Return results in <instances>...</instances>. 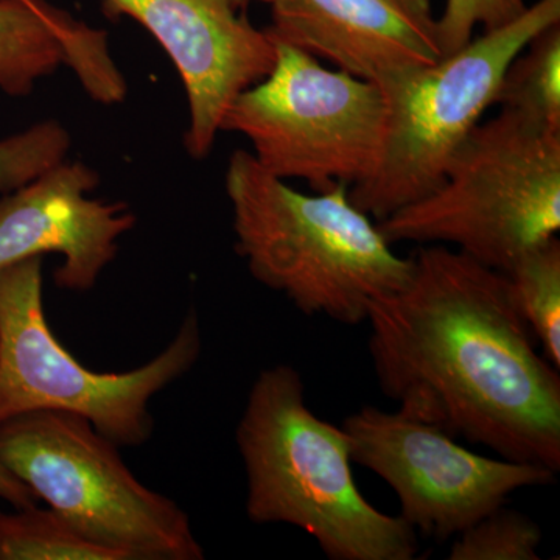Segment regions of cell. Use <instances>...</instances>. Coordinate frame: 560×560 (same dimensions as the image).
I'll return each mask as SVG.
<instances>
[{"instance_id":"6da1fadb","label":"cell","mask_w":560,"mask_h":560,"mask_svg":"<svg viewBox=\"0 0 560 560\" xmlns=\"http://www.w3.org/2000/svg\"><path fill=\"white\" fill-rule=\"evenodd\" d=\"M411 257L407 283L368 311L382 393L401 415L558 474L559 370L537 352L506 275L445 245Z\"/></svg>"},{"instance_id":"7a4b0ae2","label":"cell","mask_w":560,"mask_h":560,"mask_svg":"<svg viewBox=\"0 0 560 560\" xmlns=\"http://www.w3.org/2000/svg\"><path fill=\"white\" fill-rule=\"evenodd\" d=\"M224 184L238 256L257 282L304 315L366 323L371 302L410 278L412 257L394 253L378 224L350 200L346 184L302 194L246 150L231 154Z\"/></svg>"},{"instance_id":"3957f363","label":"cell","mask_w":560,"mask_h":560,"mask_svg":"<svg viewBox=\"0 0 560 560\" xmlns=\"http://www.w3.org/2000/svg\"><path fill=\"white\" fill-rule=\"evenodd\" d=\"M248 478L246 514L311 534L331 560H412L418 533L361 495L345 430L318 418L300 372H260L237 427Z\"/></svg>"},{"instance_id":"277c9868","label":"cell","mask_w":560,"mask_h":560,"mask_svg":"<svg viewBox=\"0 0 560 560\" xmlns=\"http://www.w3.org/2000/svg\"><path fill=\"white\" fill-rule=\"evenodd\" d=\"M377 224L390 245H452L506 275L560 231V132L500 109L467 136L436 189Z\"/></svg>"},{"instance_id":"5b68a950","label":"cell","mask_w":560,"mask_h":560,"mask_svg":"<svg viewBox=\"0 0 560 560\" xmlns=\"http://www.w3.org/2000/svg\"><path fill=\"white\" fill-rule=\"evenodd\" d=\"M0 460L84 539L120 560H202L189 515L142 485L90 420L32 411L0 423Z\"/></svg>"},{"instance_id":"8992f818","label":"cell","mask_w":560,"mask_h":560,"mask_svg":"<svg viewBox=\"0 0 560 560\" xmlns=\"http://www.w3.org/2000/svg\"><path fill=\"white\" fill-rule=\"evenodd\" d=\"M559 22L560 0H537L455 54L375 81L385 101L381 151L371 175L350 187L353 205L378 223L436 189L464 140L495 105L510 62Z\"/></svg>"},{"instance_id":"52a82bcc","label":"cell","mask_w":560,"mask_h":560,"mask_svg":"<svg viewBox=\"0 0 560 560\" xmlns=\"http://www.w3.org/2000/svg\"><path fill=\"white\" fill-rule=\"evenodd\" d=\"M43 260L0 268V423L24 412L65 411L90 420L119 447L145 444L154 430L150 400L200 359L197 313L190 311L171 345L138 370L92 371L47 323Z\"/></svg>"},{"instance_id":"ba28073f","label":"cell","mask_w":560,"mask_h":560,"mask_svg":"<svg viewBox=\"0 0 560 560\" xmlns=\"http://www.w3.org/2000/svg\"><path fill=\"white\" fill-rule=\"evenodd\" d=\"M275 43L270 73L232 102L221 131L245 136L254 160L280 179L307 180L315 191L363 183L381 151V86Z\"/></svg>"},{"instance_id":"9c48e42d","label":"cell","mask_w":560,"mask_h":560,"mask_svg":"<svg viewBox=\"0 0 560 560\" xmlns=\"http://www.w3.org/2000/svg\"><path fill=\"white\" fill-rule=\"evenodd\" d=\"M341 429L352 463L378 475L396 492L400 517L434 539L458 536L517 490L556 480L548 467L478 455L444 430L399 411L368 405Z\"/></svg>"},{"instance_id":"30bf717a","label":"cell","mask_w":560,"mask_h":560,"mask_svg":"<svg viewBox=\"0 0 560 560\" xmlns=\"http://www.w3.org/2000/svg\"><path fill=\"white\" fill-rule=\"evenodd\" d=\"M103 9L138 22L171 57L189 105L184 147L208 158L232 102L275 66V39L228 0H103Z\"/></svg>"},{"instance_id":"8fae6325","label":"cell","mask_w":560,"mask_h":560,"mask_svg":"<svg viewBox=\"0 0 560 560\" xmlns=\"http://www.w3.org/2000/svg\"><path fill=\"white\" fill-rule=\"evenodd\" d=\"M101 175L81 161H62L0 200V268L58 254L55 283L73 293L94 289L136 226L127 202L91 198Z\"/></svg>"},{"instance_id":"7c38bea8","label":"cell","mask_w":560,"mask_h":560,"mask_svg":"<svg viewBox=\"0 0 560 560\" xmlns=\"http://www.w3.org/2000/svg\"><path fill=\"white\" fill-rule=\"evenodd\" d=\"M280 43L378 81L441 60L430 0H260Z\"/></svg>"},{"instance_id":"4fadbf2b","label":"cell","mask_w":560,"mask_h":560,"mask_svg":"<svg viewBox=\"0 0 560 560\" xmlns=\"http://www.w3.org/2000/svg\"><path fill=\"white\" fill-rule=\"evenodd\" d=\"M61 66L75 72L92 101L117 105L127 97L105 32L47 0H0V90L25 97Z\"/></svg>"},{"instance_id":"5bb4252c","label":"cell","mask_w":560,"mask_h":560,"mask_svg":"<svg viewBox=\"0 0 560 560\" xmlns=\"http://www.w3.org/2000/svg\"><path fill=\"white\" fill-rule=\"evenodd\" d=\"M495 105L560 132V22L537 33L510 62Z\"/></svg>"},{"instance_id":"9a60e30c","label":"cell","mask_w":560,"mask_h":560,"mask_svg":"<svg viewBox=\"0 0 560 560\" xmlns=\"http://www.w3.org/2000/svg\"><path fill=\"white\" fill-rule=\"evenodd\" d=\"M512 298L544 349V357L560 368V243L558 237L529 250L510 272Z\"/></svg>"},{"instance_id":"2e32d148","label":"cell","mask_w":560,"mask_h":560,"mask_svg":"<svg viewBox=\"0 0 560 560\" xmlns=\"http://www.w3.org/2000/svg\"><path fill=\"white\" fill-rule=\"evenodd\" d=\"M0 560H120L84 539L51 510L0 511Z\"/></svg>"},{"instance_id":"e0dca14e","label":"cell","mask_w":560,"mask_h":560,"mask_svg":"<svg viewBox=\"0 0 560 560\" xmlns=\"http://www.w3.org/2000/svg\"><path fill=\"white\" fill-rule=\"evenodd\" d=\"M541 530L521 512L497 508L456 536L451 560H539Z\"/></svg>"},{"instance_id":"ac0fdd59","label":"cell","mask_w":560,"mask_h":560,"mask_svg":"<svg viewBox=\"0 0 560 560\" xmlns=\"http://www.w3.org/2000/svg\"><path fill=\"white\" fill-rule=\"evenodd\" d=\"M70 132L61 121L47 119L0 140V194L20 189L68 160Z\"/></svg>"},{"instance_id":"d6986e66","label":"cell","mask_w":560,"mask_h":560,"mask_svg":"<svg viewBox=\"0 0 560 560\" xmlns=\"http://www.w3.org/2000/svg\"><path fill=\"white\" fill-rule=\"evenodd\" d=\"M528 7L526 0H447L438 18L441 58L466 47L478 25L485 32L495 31L521 18Z\"/></svg>"},{"instance_id":"ffe728a7","label":"cell","mask_w":560,"mask_h":560,"mask_svg":"<svg viewBox=\"0 0 560 560\" xmlns=\"http://www.w3.org/2000/svg\"><path fill=\"white\" fill-rule=\"evenodd\" d=\"M0 499L9 501L16 510H25L38 504V497L16 475L11 474L3 466L2 460H0Z\"/></svg>"},{"instance_id":"44dd1931","label":"cell","mask_w":560,"mask_h":560,"mask_svg":"<svg viewBox=\"0 0 560 560\" xmlns=\"http://www.w3.org/2000/svg\"><path fill=\"white\" fill-rule=\"evenodd\" d=\"M228 2H230L235 10L242 11V13H246L249 3L253 2V0H228Z\"/></svg>"}]
</instances>
